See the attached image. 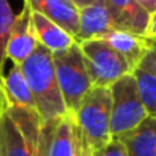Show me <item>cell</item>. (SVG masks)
I'll use <instances>...</instances> for the list:
<instances>
[{
  "label": "cell",
  "mask_w": 156,
  "mask_h": 156,
  "mask_svg": "<svg viewBox=\"0 0 156 156\" xmlns=\"http://www.w3.org/2000/svg\"><path fill=\"white\" fill-rule=\"evenodd\" d=\"M30 94L35 102V109L43 124L55 121L68 114L62 100L56 71L53 65V55L38 43L32 55L20 65Z\"/></svg>",
  "instance_id": "obj_1"
},
{
  "label": "cell",
  "mask_w": 156,
  "mask_h": 156,
  "mask_svg": "<svg viewBox=\"0 0 156 156\" xmlns=\"http://www.w3.org/2000/svg\"><path fill=\"white\" fill-rule=\"evenodd\" d=\"M82 136L91 150L100 149L111 140V91L106 87H93L77 109L71 114Z\"/></svg>",
  "instance_id": "obj_2"
},
{
  "label": "cell",
  "mask_w": 156,
  "mask_h": 156,
  "mask_svg": "<svg viewBox=\"0 0 156 156\" xmlns=\"http://www.w3.org/2000/svg\"><path fill=\"white\" fill-rule=\"evenodd\" d=\"M111 138H121L140 126L147 117L133 74H126L111 87Z\"/></svg>",
  "instance_id": "obj_3"
},
{
  "label": "cell",
  "mask_w": 156,
  "mask_h": 156,
  "mask_svg": "<svg viewBox=\"0 0 156 156\" xmlns=\"http://www.w3.org/2000/svg\"><path fill=\"white\" fill-rule=\"evenodd\" d=\"M53 65L62 100L67 111L73 114L85 97V94L93 88L79 43H74L65 52L55 53Z\"/></svg>",
  "instance_id": "obj_4"
},
{
  "label": "cell",
  "mask_w": 156,
  "mask_h": 156,
  "mask_svg": "<svg viewBox=\"0 0 156 156\" xmlns=\"http://www.w3.org/2000/svg\"><path fill=\"white\" fill-rule=\"evenodd\" d=\"M79 47L93 87L109 88L115 80L133 71L126 59L102 38L80 41Z\"/></svg>",
  "instance_id": "obj_5"
},
{
  "label": "cell",
  "mask_w": 156,
  "mask_h": 156,
  "mask_svg": "<svg viewBox=\"0 0 156 156\" xmlns=\"http://www.w3.org/2000/svg\"><path fill=\"white\" fill-rule=\"evenodd\" d=\"M30 8L24 3L20 14L14 17L12 27L6 41V61L9 59L14 65H21L38 46L32 23H30Z\"/></svg>",
  "instance_id": "obj_6"
},
{
  "label": "cell",
  "mask_w": 156,
  "mask_h": 156,
  "mask_svg": "<svg viewBox=\"0 0 156 156\" xmlns=\"http://www.w3.org/2000/svg\"><path fill=\"white\" fill-rule=\"evenodd\" d=\"M43 156H76V123L70 112L43 124Z\"/></svg>",
  "instance_id": "obj_7"
},
{
  "label": "cell",
  "mask_w": 156,
  "mask_h": 156,
  "mask_svg": "<svg viewBox=\"0 0 156 156\" xmlns=\"http://www.w3.org/2000/svg\"><path fill=\"white\" fill-rule=\"evenodd\" d=\"M35 12H40L55 24L68 32L74 40L79 34V9L71 0H24Z\"/></svg>",
  "instance_id": "obj_8"
},
{
  "label": "cell",
  "mask_w": 156,
  "mask_h": 156,
  "mask_svg": "<svg viewBox=\"0 0 156 156\" xmlns=\"http://www.w3.org/2000/svg\"><path fill=\"white\" fill-rule=\"evenodd\" d=\"M105 2L109 9L115 30H126L144 37L150 15L135 0H105Z\"/></svg>",
  "instance_id": "obj_9"
},
{
  "label": "cell",
  "mask_w": 156,
  "mask_h": 156,
  "mask_svg": "<svg viewBox=\"0 0 156 156\" xmlns=\"http://www.w3.org/2000/svg\"><path fill=\"white\" fill-rule=\"evenodd\" d=\"M111 30H114V23L105 0H99L94 5L79 9V34L76 38L77 43L103 38Z\"/></svg>",
  "instance_id": "obj_10"
},
{
  "label": "cell",
  "mask_w": 156,
  "mask_h": 156,
  "mask_svg": "<svg viewBox=\"0 0 156 156\" xmlns=\"http://www.w3.org/2000/svg\"><path fill=\"white\" fill-rule=\"evenodd\" d=\"M32 11V9H30ZM30 23L37 37V41L44 46L47 50L55 55L68 50L74 43H77L68 32H65L62 27L55 24L49 18L41 15L40 12L32 11L30 12Z\"/></svg>",
  "instance_id": "obj_11"
},
{
  "label": "cell",
  "mask_w": 156,
  "mask_h": 156,
  "mask_svg": "<svg viewBox=\"0 0 156 156\" xmlns=\"http://www.w3.org/2000/svg\"><path fill=\"white\" fill-rule=\"evenodd\" d=\"M0 156H43L21 135L5 111L0 115Z\"/></svg>",
  "instance_id": "obj_12"
},
{
  "label": "cell",
  "mask_w": 156,
  "mask_h": 156,
  "mask_svg": "<svg viewBox=\"0 0 156 156\" xmlns=\"http://www.w3.org/2000/svg\"><path fill=\"white\" fill-rule=\"evenodd\" d=\"M102 40H105L114 50L120 53L126 62L129 64V67L132 70H135L141 61V58L144 56V53L147 50V40L146 37L132 34V32H126V30H111L109 34H106Z\"/></svg>",
  "instance_id": "obj_13"
},
{
  "label": "cell",
  "mask_w": 156,
  "mask_h": 156,
  "mask_svg": "<svg viewBox=\"0 0 156 156\" xmlns=\"http://www.w3.org/2000/svg\"><path fill=\"white\" fill-rule=\"evenodd\" d=\"M126 147L127 156H155L156 117L149 115L140 126L120 138Z\"/></svg>",
  "instance_id": "obj_14"
},
{
  "label": "cell",
  "mask_w": 156,
  "mask_h": 156,
  "mask_svg": "<svg viewBox=\"0 0 156 156\" xmlns=\"http://www.w3.org/2000/svg\"><path fill=\"white\" fill-rule=\"evenodd\" d=\"M2 93L5 105H14V106H23L35 109V102L30 94V90L27 87V82L24 79V74L20 68V65H14L9 68L8 73H3L2 76Z\"/></svg>",
  "instance_id": "obj_15"
},
{
  "label": "cell",
  "mask_w": 156,
  "mask_h": 156,
  "mask_svg": "<svg viewBox=\"0 0 156 156\" xmlns=\"http://www.w3.org/2000/svg\"><path fill=\"white\" fill-rule=\"evenodd\" d=\"M132 74L135 77L141 102L144 105L147 114L156 117V77L141 68H135Z\"/></svg>",
  "instance_id": "obj_16"
},
{
  "label": "cell",
  "mask_w": 156,
  "mask_h": 156,
  "mask_svg": "<svg viewBox=\"0 0 156 156\" xmlns=\"http://www.w3.org/2000/svg\"><path fill=\"white\" fill-rule=\"evenodd\" d=\"M14 12L9 5V0H0V76L5 73V62H6V41L9 37V30L14 23Z\"/></svg>",
  "instance_id": "obj_17"
},
{
  "label": "cell",
  "mask_w": 156,
  "mask_h": 156,
  "mask_svg": "<svg viewBox=\"0 0 156 156\" xmlns=\"http://www.w3.org/2000/svg\"><path fill=\"white\" fill-rule=\"evenodd\" d=\"M146 40H147V50L141 58L136 68H141L147 71L149 74H152L153 77H156V40H150V38H146Z\"/></svg>",
  "instance_id": "obj_18"
},
{
  "label": "cell",
  "mask_w": 156,
  "mask_h": 156,
  "mask_svg": "<svg viewBox=\"0 0 156 156\" xmlns=\"http://www.w3.org/2000/svg\"><path fill=\"white\" fill-rule=\"evenodd\" d=\"M93 156H127V152L120 138H111L100 149L93 150Z\"/></svg>",
  "instance_id": "obj_19"
},
{
  "label": "cell",
  "mask_w": 156,
  "mask_h": 156,
  "mask_svg": "<svg viewBox=\"0 0 156 156\" xmlns=\"http://www.w3.org/2000/svg\"><path fill=\"white\" fill-rule=\"evenodd\" d=\"M76 156H93V150L76 126Z\"/></svg>",
  "instance_id": "obj_20"
},
{
  "label": "cell",
  "mask_w": 156,
  "mask_h": 156,
  "mask_svg": "<svg viewBox=\"0 0 156 156\" xmlns=\"http://www.w3.org/2000/svg\"><path fill=\"white\" fill-rule=\"evenodd\" d=\"M144 37L150 38V40H156V11L149 17V23H147V29H146Z\"/></svg>",
  "instance_id": "obj_21"
},
{
  "label": "cell",
  "mask_w": 156,
  "mask_h": 156,
  "mask_svg": "<svg viewBox=\"0 0 156 156\" xmlns=\"http://www.w3.org/2000/svg\"><path fill=\"white\" fill-rule=\"evenodd\" d=\"M149 15H152L156 11V0H135Z\"/></svg>",
  "instance_id": "obj_22"
},
{
  "label": "cell",
  "mask_w": 156,
  "mask_h": 156,
  "mask_svg": "<svg viewBox=\"0 0 156 156\" xmlns=\"http://www.w3.org/2000/svg\"><path fill=\"white\" fill-rule=\"evenodd\" d=\"M96 2H99V0H71V3H73L77 9L85 8V6H90V5H94Z\"/></svg>",
  "instance_id": "obj_23"
},
{
  "label": "cell",
  "mask_w": 156,
  "mask_h": 156,
  "mask_svg": "<svg viewBox=\"0 0 156 156\" xmlns=\"http://www.w3.org/2000/svg\"><path fill=\"white\" fill-rule=\"evenodd\" d=\"M5 109V99H3V93H2V76H0V115Z\"/></svg>",
  "instance_id": "obj_24"
},
{
  "label": "cell",
  "mask_w": 156,
  "mask_h": 156,
  "mask_svg": "<svg viewBox=\"0 0 156 156\" xmlns=\"http://www.w3.org/2000/svg\"><path fill=\"white\" fill-rule=\"evenodd\" d=\"M155 156H156V149H155Z\"/></svg>",
  "instance_id": "obj_25"
}]
</instances>
